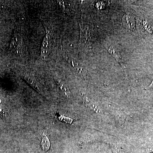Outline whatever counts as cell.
Here are the masks:
<instances>
[{"instance_id": "1", "label": "cell", "mask_w": 153, "mask_h": 153, "mask_svg": "<svg viewBox=\"0 0 153 153\" xmlns=\"http://www.w3.org/2000/svg\"><path fill=\"white\" fill-rule=\"evenodd\" d=\"M46 35L42 42L41 47V57L45 59L47 57L48 53V47L49 44V31L46 28Z\"/></svg>"}, {"instance_id": "2", "label": "cell", "mask_w": 153, "mask_h": 153, "mask_svg": "<svg viewBox=\"0 0 153 153\" xmlns=\"http://www.w3.org/2000/svg\"><path fill=\"white\" fill-rule=\"evenodd\" d=\"M42 137L41 145V148L43 149V150L45 152H47L49 150L50 146V142L49 141V138L47 135V132L46 134L43 132V134L41 135Z\"/></svg>"}, {"instance_id": "3", "label": "cell", "mask_w": 153, "mask_h": 153, "mask_svg": "<svg viewBox=\"0 0 153 153\" xmlns=\"http://www.w3.org/2000/svg\"><path fill=\"white\" fill-rule=\"evenodd\" d=\"M108 53L120 64L121 66H122L123 68L124 69V70H125V66L124 65L122 61L121 57H120L118 53L116 52L113 47H110L108 49Z\"/></svg>"}, {"instance_id": "4", "label": "cell", "mask_w": 153, "mask_h": 153, "mask_svg": "<svg viewBox=\"0 0 153 153\" xmlns=\"http://www.w3.org/2000/svg\"><path fill=\"white\" fill-rule=\"evenodd\" d=\"M124 25H126V28H128L129 30H132L133 28L132 26V22L131 20L130 17L128 16L127 15H125L123 18Z\"/></svg>"}, {"instance_id": "5", "label": "cell", "mask_w": 153, "mask_h": 153, "mask_svg": "<svg viewBox=\"0 0 153 153\" xmlns=\"http://www.w3.org/2000/svg\"><path fill=\"white\" fill-rule=\"evenodd\" d=\"M1 100L0 99V116L3 117L4 119L6 118V115H7V112L5 109L3 108L2 106L1 105Z\"/></svg>"}, {"instance_id": "6", "label": "cell", "mask_w": 153, "mask_h": 153, "mask_svg": "<svg viewBox=\"0 0 153 153\" xmlns=\"http://www.w3.org/2000/svg\"><path fill=\"white\" fill-rule=\"evenodd\" d=\"M112 150L114 153H124L120 149L114 146H113Z\"/></svg>"}, {"instance_id": "7", "label": "cell", "mask_w": 153, "mask_h": 153, "mask_svg": "<svg viewBox=\"0 0 153 153\" xmlns=\"http://www.w3.org/2000/svg\"><path fill=\"white\" fill-rule=\"evenodd\" d=\"M153 88V80L152 82V83H151V84L150 85H149V86L147 88Z\"/></svg>"}]
</instances>
